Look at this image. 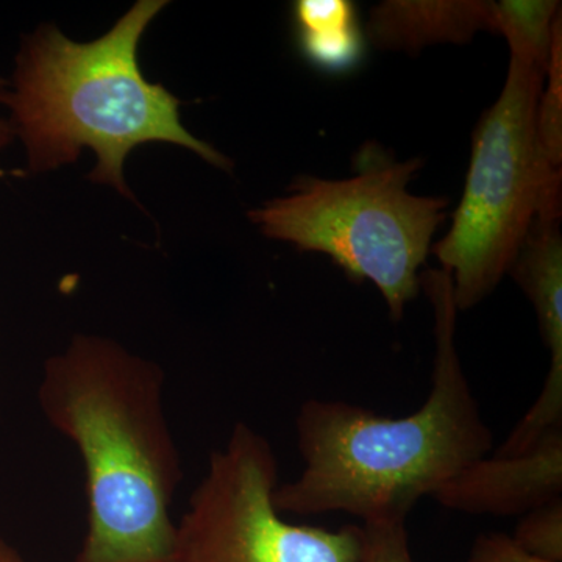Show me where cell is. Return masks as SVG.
<instances>
[{
  "mask_svg": "<svg viewBox=\"0 0 562 562\" xmlns=\"http://www.w3.org/2000/svg\"><path fill=\"white\" fill-rule=\"evenodd\" d=\"M162 392L160 366L99 336L77 335L44 364L41 412L87 475L88 530L72 562H172L183 469Z\"/></svg>",
  "mask_w": 562,
  "mask_h": 562,
  "instance_id": "cell-2",
  "label": "cell"
},
{
  "mask_svg": "<svg viewBox=\"0 0 562 562\" xmlns=\"http://www.w3.org/2000/svg\"><path fill=\"white\" fill-rule=\"evenodd\" d=\"M0 562H32L25 560L14 547H11L9 542L3 541L0 538Z\"/></svg>",
  "mask_w": 562,
  "mask_h": 562,
  "instance_id": "cell-17",
  "label": "cell"
},
{
  "mask_svg": "<svg viewBox=\"0 0 562 562\" xmlns=\"http://www.w3.org/2000/svg\"><path fill=\"white\" fill-rule=\"evenodd\" d=\"M543 76L512 58L497 102L473 132L452 227L431 249L452 277L458 312L495 291L539 217H561L562 171L546 160L538 138Z\"/></svg>",
  "mask_w": 562,
  "mask_h": 562,
  "instance_id": "cell-5",
  "label": "cell"
},
{
  "mask_svg": "<svg viewBox=\"0 0 562 562\" xmlns=\"http://www.w3.org/2000/svg\"><path fill=\"white\" fill-rule=\"evenodd\" d=\"M7 81L0 79V95H2L3 90H5ZM14 138L13 131H11V125L9 120H2L0 117V154H2L3 149L11 143V139ZM2 169H0V177L3 176Z\"/></svg>",
  "mask_w": 562,
  "mask_h": 562,
  "instance_id": "cell-16",
  "label": "cell"
},
{
  "mask_svg": "<svg viewBox=\"0 0 562 562\" xmlns=\"http://www.w3.org/2000/svg\"><path fill=\"white\" fill-rule=\"evenodd\" d=\"M432 498L443 508L475 516H524L562 498V427L522 453H494L473 462Z\"/></svg>",
  "mask_w": 562,
  "mask_h": 562,
  "instance_id": "cell-8",
  "label": "cell"
},
{
  "mask_svg": "<svg viewBox=\"0 0 562 562\" xmlns=\"http://www.w3.org/2000/svg\"><path fill=\"white\" fill-rule=\"evenodd\" d=\"M468 562H552L535 557L522 549L512 535L483 532L472 543Z\"/></svg>",
  "mask_w": 562,
  "mask_h": 562,
  "instance_id": "cell-15",
  "label": "cell"
},
{
  "mask_svg": "<svg viewBox=\"0 0 562 562\" xmlns=\"http://www.w3.org/2000/svg\"><path fill=\"white\" fill-rule=\"evenodd\" d=\"M166 5L165 0H139L91 43L70 41L50 25L24 40L0 103L27 150L29 171L60 168L88 147L98 157L91 181L133 199L124 161L143 144H176L217 168H231L227 157L183 127L179 99L161 83H150L139 68V41Z\"/></svg>",
  "mask_w": 562,
  "mask_h": 562,
  "instance_id": "cell-3",
  "label": "cell"
},
{
  "mask_svg": "<svg viewBox=\"0 0 562 562\" xmlns=\"http://www.w3.org/2000/svg\"><path fill=\"white\" fill-rule=\"evenodd\" d=\"M292 24L299 52L321 72L342 76L364 57L366 36L350 0H297Z\"/></svg>",
  "mask_w": 562,
  "mask_h": 562,
  "instance_id": "cell-10",
  "label": "cell"
},
{
  "mask_svg": "<svg viewBox=\"0 0 562 562\" xmlns=\"http://www.w3.org/2000/svg\"><path fill=\"white\" fill-rule=\"evenodd\" d=\"M561 220L532 225L514 261L512 276L530 299L539 330L550 353V368L541 394L495 450L497 454L522 453L553 428L562 427V239Z\"/></svg>",
  "mask_w": 562,
  "mask_h": 562,
  "instance_id": "cell-7",
  "label": "cell"
},
{
  "mask_svg": "<svg viewBox=\"0 0 562 562\" xmlns=\"http://www.w3.org/2000/svg\"><path fill=\"white\" fill-rule=\"evenodd\" d=\"M431 303L435 360L424 405L403 417L364 406L312 398L295 419L303 469L277 486L281 514L346 513L362 525L406 522L425 495L494 449L457 346L458 310L447 269L420 273Z\"/></svg>",
  "mask_w": 562,
  "mask_h": 562,
  "instance_id": "cell-1",
  "label": "cell"
},
{
  "mask_svg": "<svg viewBox=\"0 0 562 562\" xmlns=\"http://www.w3.org/2000/svg\"><path fill=\"white\" fill-rule=\"evenodd\" d=\"M557 0H501L492 5V33L508 41L512 58L542 70L552 50L553 25L560 16Z\"/></svg>",
  "mask_w": 562,
  "mask_h": 562,
  "instance_id": "cell-11",
  "label": "cell"
},
{
  "mask_svg": "<svg viewBox=\"0 0 562 562\" xmlns=\"http://www.w3.org/2000/svg\"><path fill=\"white\" fill-rule=\"evenodd\" d=\"M353 166L349 179L303 176L249 217L268 238L327 255L355 283L371 281L401 321L419 295L420 268L450 201L408 190L420 158L401 162L368 143Z\"/></svg>",
  "mask_w": 562,
  "mask_h": 562,
  "instance_id": "cell-4",
  "label": "cell"
},
{
  "mask_svg": "<svg viewBox=\"0 0 562 562\" xmlns=\"http://www.w3.org/2000/svg\"><path fill=\"white\" fill-rule=\"evenodd\" d=\"M538 103V138L546 160L554 169L562 162V21L561 14L553 25L552 50L543 76Z\"/></svg>",
  "mask_w": 562,
  "mask_h": 562,
  "instance_id": "cell-12",
  "label": "cell"
},
{
  "mask_svg": "<svg viewBox=\"0 0 562 562\" xmlns=\"http://www.w3.org/2000/svg\"><path fill=\"white\" fill-rule=\"evenodd\" d=\"M512 536L528 553L562 562V498L524 514Z\"/></svg>",
  "mask_w": 562,
  "mask_h": 562,
  "instance_id": "cell-13",
  "label": "cell"
},
{
  "mask_svg": "<svg viewBox=\"0 0 562 562\" xmlns=\"http://www.w3.org/2000/svg\"><path fill=\"white\" fill-rule=\"evenodd\" d=\"M279 461L271 443L239 422L192 492L177 524L172 562H360L361 525H295L273 503Z\"/></svg>",
  "mask_w": 562,
  "mask_h": 562,
  "instance_id": "cell-6",
  "label": "cell"
},
{
  "mask_svg": "<svg viewBox=\"0 0 562 562\" xmlns=\"http://www.w3.org/2000/svg\"><path fill=\"white\" fill-rule=\"evenodd\" d=\"M361 527L360 562H414L406 522L368 524Z\"/></svg>",
  "mask_w": 562,
  "mask_h": 562,
  "instance_id": "cell-14",
  "label": "cell"
},
{
  "mask_svg": "<svg viewBox=\"0 0 562 562\" xmlns=\"http://www.w3.org/2000/svg\"><path fill=\"white\" fill-rule=\"evenodd\" d=\"M486 0H386L369 14L366 38L379 49L419 54L432 44H465L492 32Z\"/></svg>",
  "mask_w": 562,
  "mask_h": 562,
  "instance_id": "cell-9",
  "label": "cell"
}]
</instances>
